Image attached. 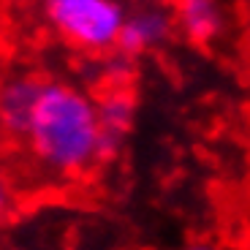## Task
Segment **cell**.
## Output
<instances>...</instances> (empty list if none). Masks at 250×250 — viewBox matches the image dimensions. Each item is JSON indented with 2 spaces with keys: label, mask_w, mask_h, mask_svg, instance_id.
Returning <instances> with one entry per match:
<instances>
[{
  "label": "cell",
  "mask_w": 250,
  "mask_h": 250,
  "mask_svg": "<svg viewBox=\"0 0 250 250\" xmlns=\"http://www.w3.org/2000/svg\"><path fill=\"white\" fill-rule=\"evenodd\" d=\"M25 144L44 171L74 177L101 161L98 104L68 82L46 79Z\"/></svg>",
  "instance_id": "6da1fadb"
},
{
  "label": "cell",
  "mask_w": 250,
  "mask_h": 250,
  "mask_svg": "<svg viewBox=\"0 0 250 250\" xmlns=\"http://www.w3.org/2000/svg\"><path fill=\"white\" fill-rule=\"evenodd\" d=\"M41 11L57 36L87 52L117 49L128 17L117 0H41Z\"/></svg>",
  "instance_id": "7a4b0ae2"
},
{
  "label": "cell",
  "mask_w": 250,
  "mask_h": 250,
  "mask_svg": "<svg viewBox=\"0 0 250 250\" xmlns=\"http://www.w3.org/2000/svg\"><path fill=\"white\" fill-rule=\"evenodd\" d=\"M44 82L38 74H8L0 79V123L8 139L25 142Z\"/></svg>",
  "instance_id": "3957f363"
},
{
  "label": "cell",
  "mask_w": 250,
  "mask_h": 250,
  "mask_svg": "<svg viewBox=\"0 0 250 250\" xmlns=\"http://www.w3.org/2000/svg\"><path fill=\"white\" fill-rule=\"evenodd\" d=\"M174 25H177L174 14L163 11V8L158 6L139 8V11L125 17L117 52L125 57H133V55H144L150 49H158L161 44L169 41V36L174 33Z\"/></svg>",
  "instance_id": "277c9868"
},
{
  "label": "cell",
  "mask_w": 250,
  "mask_h": 250,
  "mask_svg": "<svg viewBox=\"0 0 250 250\" xmlns=\"http://www.w3.org/2000/svg\"><path fill=\"white\" fill-rule=\"evenodd\" d=\"M95 104H98V123H101V161H109L120 152L123 142L131 133L136 101L125 87L114 84Z\"/></svg>",
  "instance_id": "5b68a950"
},
{
  "label": "cell",
  "mask_w": 250,
  "mask_h": 250,
  "mask_svg": "<svg viewBox=\"0 0 250 250\" xmlns=\"http://www.w3.org/2000/svg\"><path fill=\"white\" fill-rule=\"evenodd\" d=\"M174 19L185 38L193 44H207L223 27V8L220 0H177Z\"/></svg>",
  "instance_id": "8992f818"
},
{
  "label": "cell",
  "mask_w": 250,
  "mask_h": 250,
  "mask_svg": "<svg viewBox=\"0 0 250 250\" xmlns=\"http://www.w3.org/2000/svg\"><path fill=\"white\" fill-rule=\"evenodd\" d=\"M14 204V193H11V182H8V174L3 171V166H0V218L11 209Z\"/></svg>",
  "instance_id": "52a82bcc"
},
{
  "label": "cell",
  "mask_w": 250,
  "mask_h": 250,
  "mask_svg": "<svg viewBox=\"0 0 250 250\" xmlns=\"http://www.w3.org/2000/svg\"><path fill=\"white\" fill-rule=\"evenodd\" d=\"M185 250H223V248L215 245V242H207V239H196V242H190Z\"/></svg>",
  "instance_id": "ba28073f"
},
{
  "label": "cell",
  "mask_w": 250,
  "mask_h": 250,
  "mask_svg": "<svg viewBox=\"0 0 250 250\" xmlns=\"http://www.w3.org/2000/svg\"><path fill=\"white\" fill-rule=\"evenodd\" d=\"M3 142H6V131H3V123H0V147H3Z\"/></svg>",
  "instance_id": "9c48e42d"
}]
</instances>
